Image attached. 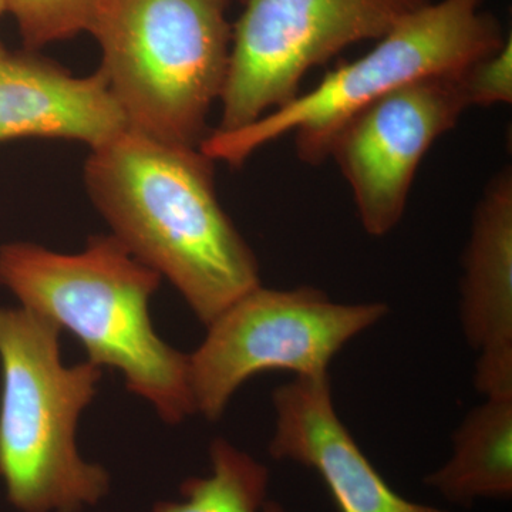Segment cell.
<instances>
[{
	"instance_id": "obj_1",
	"label": "cell",
	"mask_w": 512,
	"mask_h": 512,
	"mask_svg": "<svg viewBox=\"0 0 512 512\" xmlns=\"http://www.w3.org/2000/svg\"><path fill=\"white\" fill-rule=\"evenodd\" d=\"M84 185L134 258L180 292L205 326L261 285L258 259L221 207L200 147L136 133L92 150Z\"/></svg>"
},
{
	"instance_id": "obj_2",
	"label": "cell",
	"mask_w": 512,
	"mask_h": 512,
	"mask_svg": "<svg viewBox=\"0 0 512 512\" xmlns=\"http://www.w3.org/2000/svg\"><path fill=\"white\" fill-rule=\"evenodd\" d=\"M161 276L113 235L77 254L30 244L0 247V285L20 306L73 333L93 365L119 370L127 389L153 404L165 423L195 413L190 359L158 336L150 301Z\"/></svg>"
},
{
	"instance_id": "obj_3",
	"label": "cell",
	"mask_w": 512,
	"mask_h": 512,
	"mask_svg": "<svg viewBox=\"0 0 512 512\" xmlns=\"http://www.w3.org/2000/svg\"><path fill=\"white\" fill-rule=\"evenodd\" d=\"M60 333L39 313L0 306V478L20 512H83L110 491L109 471L76 443L101 367L64 365Z\"/></svg>"
},
{
	"instance_id": "obj_4",
	"label": "cell",
	"mask_w": 512,
	"mask_h": 512,
	"mask_svg": "<svg viewBox=\"0 0 512 512\" xmlns=\"http://www.w3.org/2000/svg\"><path fill=\"white\" fill-rule=\"evenodd\" d=\"M234 0H100L90 33L128 130L200 147L227 79Z\"/></svg>"
},
{
	"instance_id": "obj_5",
	"label": "cell",
	"mask_w": 512,
	"mask_h": 512,
	"mask_svg": "<svg viewBox=\"0 0 512 512\" xmlns=\"http://www.w3.org/2000/svg\"><path fill=\"white\" fill-rule=\"evenodd\" d=\"M483 3L434 0L309 92L239 130L211 131L201 143L202 153L239 167L259 148L293 133L299 160L322 164L340 128L373 101L424 77L456 73L503 46L507 36Z\"/></svg>"
},
{
	"instance_id": "obj_6",
	"label": "cell",
	"mask_w": 512,
	"mask_h": 512,
	"mask_svg": "<svg viewBox=\"0 0 512 512\" xmlns=\"http://www.w3.org/2000/svg\"><path fill=\"white\" fill-rule=\"evenodd\" d=\"M387 312L382 302H333L312 286H256L207 325V336L188 355L195 413L220 419L239 387L266 370L329 375L333 357Z\"/></svg>"
},
{
	"instance_id": "obj_7",
	"label": "cell",
	"mask_w": 512,
	"mask_h": 512,
	"mask_svg": "<svg viewBox=\"0 0 512 512\" xmlns=\"http://www.w3.org/2000/svg\"><path fill=\"white\" fill-rule=\"evenodd\" d=\"M434 0H239L221 120L239 130L295 99L303 77L342 50L382 39Z\"/></svg>"
},
{
	"instance_id": "obj_8",
	"label": "cell",
	"mask_w": 512,
	"mask_h": 512,
	"mask_svg": "<svg viewBox=\"0 0 512 512\" xmlns=\"http://www.w3.org/2000/svg\"><path fill=\"white\" fill-rule=\"evenodd\" d=\"M470 109L457 72L424 77L373 101L333 140V158L352 190L367 234L397 227L423 157Z\"/></svg>"
},
{
	"instance_id": "obj_9",
	"label": "cell",
	"mask_w": 512,
	"mask_h": 512,
	"mask_svg": "<svg viewBox=\"0 0 512 512\" xmlns=\"http://www.w3.org/2000/svg\"><path fill=\"white\" fill-rule=\"evenodd\" d=\"M269 453L311 468L339 512H448L402 497L357 446L333 406L329 375L295 377L272 394Z\"/></svg>"
},
{
	"instance_id": "obj_10",
	"label": "cell",
	"mask_w": 512,
	"mask_h": 512,
	"mask_svg": "<svg viewBox=\"0 0 512 512\" xmlns=\"http://www.w3.org/2000/svg\"><path fill=\"white\" fill-rule=\"evenodd\" d=\"M461 323L476 349V387L512 397V171L485 185L471 225L461 281Z\"/></svg>"
},
{
	"instance_id": "obj_11",
	"label": "cell",
	"mask_w": 512,
	"mask_h": 512,
	"mask_svg": "<svg viewBox=\"0 0 512 512\" xmlns=\"http://www.w3.org/2000/svg\"><path fill=\"white\" fill-rule=\"evenodd\" d=\"M127 128L101 70L77 77L42 57L0 50V143L64 138L96 150Z\"/></svg>"
},
{
	"instance_id": "obj_12",
	"label": "cell",
	"mask_w": 512,
	"mask_h": 512,
	"mask_svg": "<svg viewBox=\"0 0 512 512\" xmlns=\"http://www.w3.org/2000/svg\"><path fill=\"white\" fill-rule=\"evenodd\" d=\"M453 456L426 478L450 503L512 494V397H485L467 414L453 437Z\"/></svg>"
},
{
	"instance_id": "obj_13",
	"label": "cell",
	"mask_w": 512,
	"mask_h": 512,
	"mask_svg": "<svg viewBox=\"0 0 512 512\" xmlns=\"http://www.w3.org/2000/svg\"><path fill=\"white\" fill-rule=\"evenodd\" d=\"M211 471L187 478L180 500L160 501L153 512H288L268 500L269 471L227 440L212 441Z\"/></svg>"
},
{
	"instance_id": "obj_14",
	"label": "cell",
	"mask_w": 512,
	"mask_h": 512,
	"mask_svg": "<svg viewBox=\"0 0 512 512\" xmlns=\"http://www.w3.org/2000/svg\"><path fill=\"white\" fill-rule=\"evenodd\" d=\"M100 0H8L6 12L18 23L29 52L89 30Z\"/></svg>"
},
{
	"instance_id": "obj_15",
	"label": "cell",
	"mask_w": 512,
	"mask_h": 512,
	"mask_svg": "<svg viewBox=\"0 0 512 512\" xmlns=\"http://www.w3.org/2000/svg\"><path fill=\"white\" fill-rule=\"evenodd\" d=\"M457 82L468 106L490 107L512 101V39L490 55L468 63L457 72Z\"/></svg>"
},
{
	"instance_id": "obj_16",
	"label": "cell",
	"mask_w": 512,
	"mask_h": 512,
	"mask_svg": "<svg viewBox=\"0 0 512 512\" xmlns=\"http://www.w3.org/2000/svg\"><path fill=\"white\" fill-rule=\"evenodd\" d=\"M6 2H8V0H0V15L6 12Z\"/></svg>"
},
{
	"instance_id": "obj_17",
	"label": "cell",
	"mask_w": 512,
	"mask_h": 512,
	"mask_svg": "<svg viewBox=\"0 0 512 512\" xmlns=\"http://www.w3.org/2000/svg\"><path fill=\"white\" fill-rule=\"evenodd\" d=\"M2 49H3V46H2V45H0V50H2Z\"/></svg>"
}]
</instances>
